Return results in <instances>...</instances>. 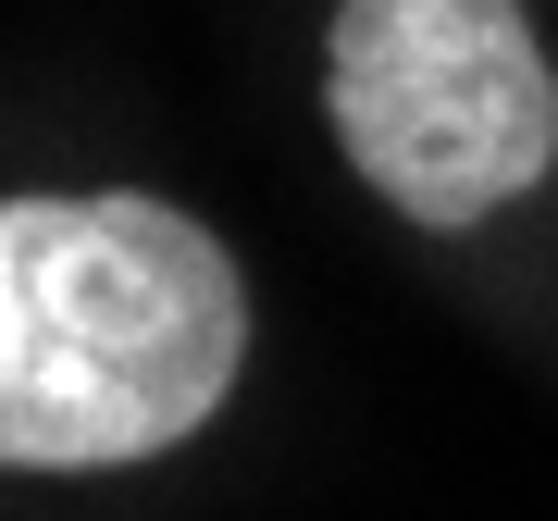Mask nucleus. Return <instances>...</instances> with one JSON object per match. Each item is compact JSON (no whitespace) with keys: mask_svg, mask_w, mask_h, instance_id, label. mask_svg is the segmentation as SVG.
<instances>
[{"mask_svg":"<svg viewBox=\"0 0 558 521\" xmlns=\"http://www.w3.org/2000/svg\"><path fill=\"white\" fill-rule=\"evenodd\" d=\"M248 299L161 199H0V472H112L199 435Z\"/></svg>","mask_w":558,"mask_h":521,"instance_id":"f257e3e1","label":"nucleus"},{"mask_svg":"<svg viewBox=\"0 0 558 521\" xmlns=\"http://www.w3.org/2000/svg\"><path fill=\"white\" fill-rule=\"evenodd\" d=\"M336 149L410 223H484L558 161V75L521 0H336Z\"/></svg>","mask_w":558,"mask_h":521,"instance_id":"f03ea898","label":"nucleus"}]
</instances>
